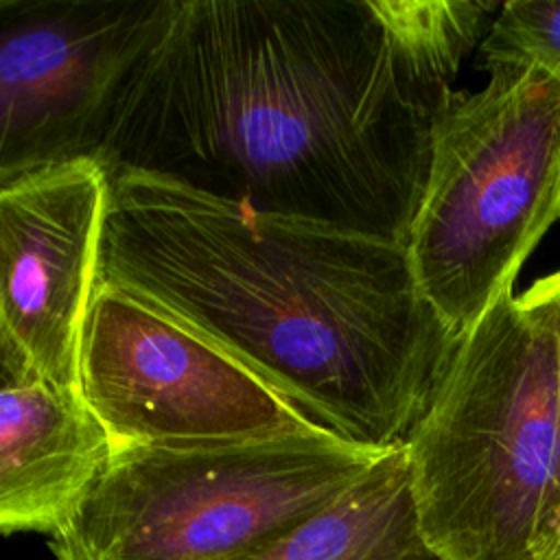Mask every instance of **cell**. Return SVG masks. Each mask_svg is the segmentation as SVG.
<instances>
[{"instance_id": "obj_4", "label": "cell", "mask_w": 560, "mask_h": 560, "mask_svg": "<svg viewBox=\"0 0 560 560\" xmlns=\"http://www.w3.org/2000/svg\"><path fill=\"white\" fill-rule=\"evenodd\" d=\"M558 219L560 77L505 66L479 92H453L405 249L420 293L455 335L512 293Z\"/></svg>"}, {"instance_id": "obj_1", "label": "cell", "mask_w": 560, "mask_h": 560, "mask_svg": "<svg viewBox=\"0 0 560 560\" xmlns=\"http://www.w3.org/2000/svg\"><path fill=\"white\" fill-rule=\"evenodd\" d=\"M501 4L173 0L98 160L407 243L433 129Z\"/></svg>"}, {"instance_id": "obj_8", "label": "cell", "mask_w": 560, "mask_h": 560, "mask_svg": "<svg viewBox=\"0 0 560 560\" xmlns=\"http://www.w3.org/2000/svg\"><path fill=\"white\" fill-rule=\"evenodd\" d=\"M109 173L79 158L0 184V341L52 385L81 392Z\"/></svg>"}, {"instance_id": "obj_9", "label": "cell", "mask_w": 560, "mask_h": 560, "mask_svg": "<svg viewBox=\"0 0 560 560\" xmlns=\"http://www.w3.org/2000/svg\"><path fill=\"white\" fill-rule=\"evenodd\" d=\"M114 444L81 392L46 381L0 341V529L57 536L98 483Z\"/></svg>"}, {"instance_id": "obj_10", "label": "cell", "mask_w": 560, "mask_h": 560, "mask_svg": "<svg viewBox=\"0 0 560 560\" xmlns=\"http://www.w3.org/2000/svg\"><path fill=\"white\" fill-rule=\"evenodd\" d=\"M232 560H440L420 529L405 442L335 501Z\"/></svg>"}, {"instance_id": "obj_3", "label": "cell", "mask_w": 560, "mask_h": 560, "mask_svg": "<svg viewBox=\"0 0 560 560\" xmlns=\"http://www.w3.org/2000/svg\"><path fill=\"white\" fill-rule=\"evenodd\" d=\"M405 448L440 560H560L556 341L523 295L462 337Z\"/></svg>"}, {"instance_id": "obj_5", "label": "cell", "mask_w": 560, "mask_h": 560, "mask_svg": "<svg viewBox=\"0 0 560 560\" xmlns=\"http://www.w3.org/2000/svg\"><path fill=\"white\" fill-rule=\"evenodd\" d=\"M385 451L330 431L116 448L48 549L55 560H232L335 501Z\"/></svg>"}, {"instance_id": "obj_12", "label": "cell", "mask_w": 560, "mask_h": 560, "mask_svg": "<svg viewBox=\"0 0 560 560\" xmlns=\"http://www.w3.org/2000/svg\"><path fill=\"white\" fill-rule=\"evenodd\" d=\"M521 295L540 315L556 341V420L560 444V271L538 280Z\"/></svg>"}, {"instance_id": "obj_6", "label": "cell", "mask_w": 560, "mask_h": 560, "mask_svg": "<svg viewBox=\"0 0 560 560\" xmlns=\"http://www.w3.org/2000/svg\"><path fill=\"white\" fill-rule=\"evenodd\" d=\"M81 396L114 451L326 431L221 348L107 282L83 330Z\"/></svg>"}, {"instance_id": "obj_11", "label": "cell", "mask_w": 560, "mask_h": 560, "mask_svg": "<svg viewBox=\"0 0 560 560\" xmlns=\"http://www.w3.org/2000/svg\"><path fill=\"white\" fill-rule=\"evenodd\" d=\"M479 52L488 72L505 66L534 63L560 77V2H503Z\"/></svg>"}, {"instance_id": "obj_7", "label": "cell", "mask_w": 560, "mask_h": 560, "mask_svg": "<svg viewBox=\"0 0 560 560\" xmlns=\"http://www.w3.org/2000/svg\"><path fill=\"white\" fill-rule=\"evenodd\" d=\"M173 0H0V184L96 158Z\"/></svg>"}, {"instance_id": "obj_2", "label": "cell", "mask_w": 560, "mask_h": 560, "mask_svg": "<svg viewBox=\"0 0 560 560\" xmlns=\"http://www.w3.org/2000/svg\"><path fill=\"white\" fill-rule=\"evenodd\" d=\"M98 282L249 368L326 431L402 444L462 341L402 243L109 173Z\"/></svg>"}]
</instances>
